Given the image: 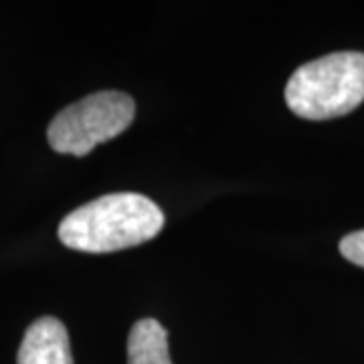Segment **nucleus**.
I'll return each instance as SVG.
<instances>
[{
  "label": "nucleus",
  "mask_w": 364,
  "mask_h": 364,
  "mask_svg": "<svg viewBox=\"0 0 364 364\" xmlns=\"http://www.w3.org/2000/svg\"><path fill=\"white\" fill-rule=\"evenodd\" d=\"M286 102L304 119L350 114L364 102V53H332L296 69L286 85Z\"/></svg>",
  "instance_id": "nucleus-2"
},
{
  "label": "nucleus",
  "mask_w": 364,
  "mask_h": 364,
  "mask_svg": "<svg viewBox=\"0 0 364 364\" xmlns=\"http://www.w3.org/2000/svg\"><path fill=\"white\" fill-rule=\"evenodd\" d=\"M16 364H73L69 334L61 320L43 316L26 328Z\"/></svg>",
  "instance_id": "nucleus-4"
},
{
  "label": "nucleus",
  "mask_w": 364,
  "mask_h": 364,
  "mask_svg": "<svg viewBox=\"0 0 364 364\" xmlns=\"http://www.w3.org/2000/svg\"><path fill=\"white\" fill-rule=\"evenodd\" d=\"M128 364H172L168 332L154 318H144L132 326L128 336Z\"/></svg>",
  "instance_id": "nucleus-5"
},
{
  "label": "nucleus",
  "mask_w": 364,
  "mask_h": 364,
  "mask_svg": "<svg viewBox=\"0 0 364 364\" xmlns=\"http://www.w3.org/2000/svg\"><path fill=\"white\" fill-rule=\"evenodd\" d=\"M134 116L136 104L128 93L97 91L53 117L47 140L59 154L87 156L95 146L128 130Z\"/></svg>",
  "instance_id": "nucleus-3"
},
{
  "label": "nucleus",
  "mask_w": 364,
  "mask_h": 364,
  "mask_svg": "<svg viewBox=\"0 0 364 364\" xmlns=\"http://www.w3.org/2000/svg\"><path fill=\"white\" fill-rule=\"evenodd\" d=\"M340 253L354 265L364 267V231L346 235L340 241Z\"/></svg>",
  "instance_id": "nucleus-6"
},
{
  "label": "nucleus",
  "mask_w": 364,
  "mask_h": 364,
  "mask_svg": "<svg viewBox=\"0 0 364 364\" xmlns=\"http://www.w3.org/2000/svg\"><path fill=\"white\" fill-rule=\"evenodd\" d=\"M164 227V213L138 193H114L85 203L59 225V239L83 253H112L154 239Z\"/></svg>",
  "instance_id": "nucleus-1"
}]
</instances>
